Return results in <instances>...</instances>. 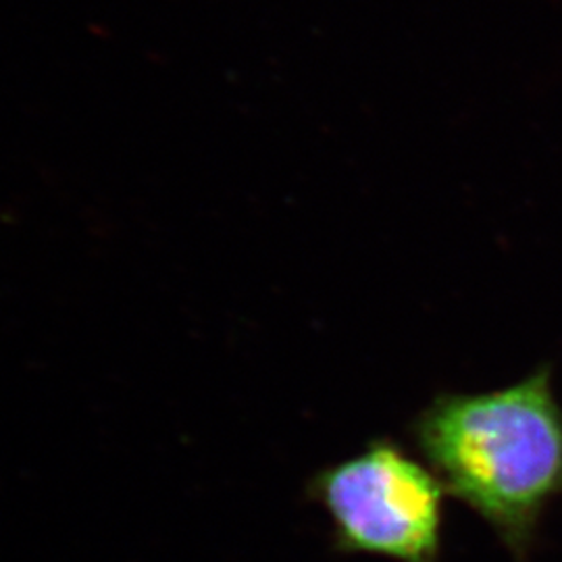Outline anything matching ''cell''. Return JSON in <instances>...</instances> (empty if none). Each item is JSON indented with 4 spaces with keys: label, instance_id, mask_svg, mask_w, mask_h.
Listing matches in <instances>:
<instances>
[{
    "label": "cell",
    "instance_id": "6da1fadb",
    "mask_svg": "<svg viewBox=\"0 0 562 562\" xmlns=\"http://www.w3.org/2000/svg\"><path fill=\"white\" fill-rule=\"evenodd\" d=\"M448 496L471 508L515 562H531L562 496V404L552 364L490 392H440L408 423Z\"/></svg>",
    "mask_w": 562,
    "mask_h": 562
},
{
    "label": "cell",
    "instance_id": "7a4b0ae2",
    "mask_svg": "<svg viewBox=\"0 0 562 562\" xmlns=\"http://www.w3.org/2000/svg\"><path fill=\"white\" fill-rule=\"evenodd\" d=\"M308 501L331 522L340 554L394 562H440L446 487L427 462L390 436L311 475Z\"/></svg>",
    "mask_w": 562,
    "mask_h": 562
}]
</instances>
